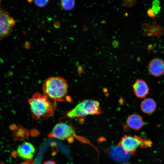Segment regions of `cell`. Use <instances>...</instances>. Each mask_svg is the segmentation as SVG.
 I'll use <instances>...</instances> for the list:
<instances>
[{"label":"cell","mask_w":164,"mask_h":164,"mask_svg":"<svg viewBox=\"0 0 164 164\" xmlns=\"http://www.w3.org/2000/svg\"><path fill=\"white\" fill-rule=\"evenodd\" d=\"M130 164V163H125V164Z\"/></svg>","instance_id":"d4e9b609"},{"label":"cell","mask_w":164,"mask_h":164,"mask_svg":"<svg viewBox=\"0 0 164 164\" xmlns=\"http://www.w3.org/2000/svg\"><path fill=\"white\" fill-rule=\"evenodd\" d=\"M54 26L55 27L58 28L60 26L59 23L58 22H56L54 24Z\"/></svg>","instance_id":"cb8c5ba5"},{"label":"cell","mask_w":164,"mask_h":164,"mask_svg":"<svg viewBox=\"0 0 164 164\" xmlns=\"http://www.w3.org/2000/svg\"><path fill=\"white\" fill-rule=\"evenodd\" d=\"M118 44L119 43L116 40L113 41L112 43V45L114 48L117 47L118 46Z\"/></svg>","instance_id":"ffe728a7"},{"label":"cell","mask_w":164,"mask_h":164,"mask_svg":"<svg viewBox=\"0 0 164 164\" xmlns=\"http://www.w3.org/2000/svg\"><path fill=\"white\" fill-rule=\"evenodd\" d=\"M140 107L143 113L146 114H150L155 111L157 108V104L153 98L150 97L145 98L142 101Z\"/></svg>","instance_id":"4fadbf2b"},{"label":"cell","mask_w":164,"mask_h":164,"mask_svg":"<svg viewBox=\"0 0 164 164\" xmlns=\"http://www.w3.org/2000/svg\"><path fill=\"white\" fill-rule=\"evenodd\" d=\"M31 115L33 118L38 120L48 118L54 114L56 103L50 100L45 95L36 92L29 100Z\"/></svg>","instance_id":"6da1fadb"},{"label":"cell","mask_w":164,"mask_h":164,"mask_svg":"<svg viewBox=\"0 0 164 164\" xmlns=\"http://www.w3.org/2000/svg\"><path fill=\"white\" fill-rule=\"evenodd\" d=\"M15 21L7 11L0 7V40L11 33Z\"/></svg>","instance_id":"5b68a950"},{"label":"cell","mask_w":164,"mask_h":164,"mask_svg":"<svg viewBox=\"0 0 164 164\" xmlns=\"http://www.w3.org/2000/svg\"><path fill=\"white\" fill-rule=\"evenodd\" d=\"M75 135V131L72 126L65 123L60 122L55 125L48 136L63 140Z\"/></svg>","instance_id":"8992f818"},{"label":"cell","mask_w":164,"mask_h":164,"mask_svg":"<svg viewBox=\"0 0 164 164\" xmlns=\"http://www.w3.org/2000/svg\"><path fill=\"white\" fill-rule=\"evenodd\" d=\"M75 1L73 0H63L60 1V5L62 8L65 10H69L74 7Z\"/></svg>","instance_id":"5bb4252c"},{"label":"cell","mask_w":164,"mask_h":164,"mask_svg":"<svg viewBox=\"0 0 164 164\" xmlns=\"http://www.w3.org/2000/svg\"><path fill=\"white\" fill-rule=\"evenodd\" d=\"M48 2V0H37L34 1V3L37 6L39 7H43L47 5Z\"/></svg>","instance_id":"2e32d148"},{"label":"cell","mask_w":164,"mask_h":164,"mask_svg":"<svg viewBox=\"0 0 164 164\" xmlns=\"http://www.w3.org/2000/svg\"><path fill=\"white\" fill-rule=\"evenodd\" d=\"M147 15L149 17L152 19L155 17V14L152 8H150L148 9L147 10Z\"/></svg>","instance_id":"e0dca14e"},{"label":"cell","mask_w":164,"mask_h":164,"mask_svg":"<svg viewBox=\"0 0 164 164\" xmlns=\"http://www.w3.org/2000/svg\"><path fill=\"white\" fill-rule=\"evenodd\" d=\"M137 2L136 0L124 1H123L122 5L125 7H132Z\"/></svg>","instance_id":"9a60e30c"},{"label":"cell","mask_w":164,"mask_h":164,"mask_svg":"<svg viewBox=\"0 0 164 164\" xmlns=\"http://www.w3.org/2000/svg\"><path fill=\"white\" fill-rule=\"evenodd\" d=\"M144 121L142 116L136 114L129 115L126 121V125L131 129L138 130L141 129L144 125Z\"/></svg>","instance_id":"8fae6325"},{"label":"cell","mask_w":164,"mask_h":164,"mask_svg":"<svg viewBox=\"0 0 164 164\" xmlns=\"http://www.w3.org/2000/svg\"><path fill=\"white\" fill-rule=\"evenodd\" d=\"M142 29L144 31V36H156L159 38L161 36H164V29L159 25L156 20L154 21L151 24L143 23Z\"/></svg>","instance_id":"52a82bcc"},{"label":"cell","mask_w":164,"mask_h":164,"mask_svg":"<svg viewBox=\"0 0 164 164\" xmlns=\"http://www.w3.org/2000/svg\"><path fill=\"white\" fill-rule=\"evenodd\" d=\"M30 160H29L28 161H27L21 164H32V161ZM0 164H5L3 163H0Z\"/></svg>","instance_id":"603a6c76"},{"label":"cell","mask_w":164,"mask_h":164,"mask_svg":"<svg viewBox=\"0 0 164 164\" xmlns=\"http://www.w3.org/2000/svg\"><path fill=\"white\" fill-rule=\"evenodd\" d=\"M152 8L153 10L155 15L158 14L161 9V7L160 6L156 7L154 6H152Z\"/></svg>","instance_id":"ac0fdd59"},{"label":"cell","mask_w":164,"mask_h":164,"mask_svg":"<svg viewBox=\"0 0 164 164\" xmlns=\"http://www.w3.org/2000/svg\"><path fill=\"white\" fill-rule=\"evenodd\" d=\"M35 149L30 143L24 142L19 146L17 152L21 157L26 159L30 160L34 156Z\"/></svg>","instance_id":"30bf717a"},{"label":"cell","mask_w":164,"mask_h":164,"mask_svg":"<svg viewBox=\"0 0 164 164\" xmlns=\"http://www.w3.org/2000/svg\"><path fill=\"white\" fill-rule=\"evenodd\" d=\"M148 68L152 75L160 77L164 74V61L159 58H154L149 62Z\"/></svg>","instance_id":"9c48e42d"},{"label":"cell","mask_w":164,"mask_h":164,"mask_svg":"<svg viewBox=\"0 0 164 164\" xmlns=\"http://www.w3.org/2000/svg\"><path fill=\"white\" fill-rule=\"evenodd\" d=\"M152 6L156 7L159 6L160 2L158 0H154L153 1L152 3Z\"/></svg>","instance_id":"d6986e66"},{"label":"cell","mask_w":164,"mask_h":164,"mask_svg":"<svg viewBox=\"0 0 164 164\" xmlns=\"http://www.w3.org/2000/svg\"><path fill=\"white\" fill-rule=\"evenodd\" d=\"M102 110L99 102L97 100L87 99L83 100L67 113L70 118L84 117L88 115L101 114Z\"/></svg>","instance_id":"3957f363"},{"label":"cell","mask_w":164,"mask_h":164,"mask_svg":"<svg viewBox=\"0 0 164 164\" xmlns=\"http://www.w3.org/2000/svg\"><path fill=\"white\" fill-rule=\"evenodd\" d=\"M24 46L26 48L29 49L30 47V44L28 41H26L25 44Z\"/></svg>","instance_id":"7402d4cb"},{"label":"cell","mask_w":164,"mask_h":164,"mask_svg":"<svg viewBox=\"0 0 164 164\" xmlns=\"http://www.w3.org/2000/svg\"><path fill=\"white\" fill-rule=\"evenodd\" d=\"M132 88L135 95L138 98H145L149 92L147 83L142 79H136L132 85Z\"/></svg>","instance_id":"ba28073f"},{"label":"cell","mask_w":164,"mask_h":164,"mask_svg":"<svg viewBox=\"0 0 164 164\" xmlns=\"http://www.w3.org/2000/svg\"><path fill=\"white\" fill-rule=\"evenodd\" d=\"M118 145L127 154H134L139 147H148L151 146V142L149 141H143L138 136L125 135L120 140Z\"/></svg>","instance_id":"277c9868"},{"label":"cell","mask_w":164,"mask_h":164,"mask_svg":"<svg viewBox=\"0 0 164 164\" xmlns=\"http://www.w3.org/2000/svg\"><path fill=\"white\" fill-rule=\"evenodd\" d=\"M110 155L114 159L120 161H125L129 158L128 154L126 153L122 147L118 145L110 150Z\"/></svg>","instance_id":"7c38bea8"},{"label":"cell","mask_w":164,"mask_h":164,"mask_svg":"<svg viewBox=\"0 0 164 164\" xmlns=\"http://www.w3.org/2000/svg\"><path fill=\"white\" fill-rule=\"evenodd\" d=\"M43 164H56L55 162L52 160H49L45 162Z\"/></svg>","instance_id":"44dd1931"},{"label":"cell","mask_w":164,"mask_h":164,"mask_svg":"<svg viewBox=\"0 0 164 164\" xmlns=\"http://www.w3.org/2000/svg\"><path fill=\"white\" fill-rule=\"evenodd\" d=\"M42 88L44 94L56 103L65 101L68 93V84L63 78L59 76H52L45 80Z\"/></svg>","instance_id":"7a4b0ae2"}]
</instances>
